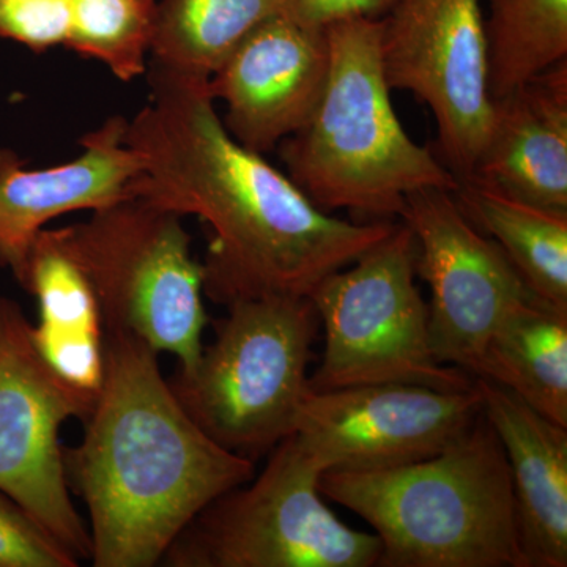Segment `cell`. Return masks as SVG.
Instances as JSON below:
<instances>
[{
    "label": "cell",
    "mask_w": 567,
    "mask_h": 567,
    "mask_svg": "<svg viewBox=\"0 0 567 567\" xmlns=\"http://www.w3.org/2000/svg\"><path fill=\"white\" fill-rule=\"evenodd\" d=\"M475 386L509 464L525 567H566L567 427L494 382Z\"/></svg>",
    "instance_id": "16"
},
{
    "label": "cell",
    "mask_w": 567,
    "mask_h": 567,
    "mask_svg": "<svg viewBox=\"0 0 567 567\" xmlns=\"http://www.w3.org/2000/svg\"><path fill=\"white\" fill-rule=\"evenodd\" d=\"M327 84L300 132L279 144L287 175L327 213L349 210L388 221L409 194L458 182L435 153L406 134L391 103L382 63V20L327 29Z\"/></svg>",
    "instance_id": "4"
},
{
    "label": "cell",
    "mask_w": 567,
    "mask_h": 567,
    "mask_svg": "<svg viewBox=\"0 0 567 567\" xmlns=\"http://www.w3.org/2000/svg\"><path fill=\"white\" fill-rule=\"evenodd\" d=\"M226 308L196 364L167 383L213 442L256 462L293 432L319 316L311 298L284 295Z\"/></svg>",
    "instance_id": "5"
},
{
    "label": "cell",
    "mask_w": 567,
    "mask_h": 567,
    "mask_svg": "<svg viewBox=\"0 0 567 567\" xmlns=\"http://www.w3.org/2000/svg\"><path fill=\"white\" fill-rule=\"evenodd\" d=\"M147 73L151 99L125 132L144 162L130 197L207 224L200 264L213 303L309 297L394 229L391 221L350 223L320 210L289 175L227 133L208 81L155 65Z\"/></svg>",
    "instance_id": "1"
},
{
    "label": "cell",
    "mask_w": 567,
    "mask_h": 567,
    "mask_svg": "<svg viewBox=\"0 0 567 567\" xmlns=\"http://www.w3.org/2000/svg\"><path fill=\"white\" fill-rule=\"evenodd\" d=\"M453 194L470 223L496 241L533 293L567 311V213L470 182Z\"/></svg>",
    "instance_id": "19"
},
{
    "label": "cell",
    "mask_w": 567,
    "mask_h": 567,
    "mask_svg": "<svg viewBox=\"0 0 567 567\" xmlns=\"http://www.w3.org/2000/svg\"><path fill=\"white\" fill-rule=\"evenodd\" d=\"M156 9L158 0H70L65 47L132 82L147 73Z\"/></svg>",
    "instance_id": "22"
},
{
    "label": "cell",
    "mask_w": 567,
    "mask_h": 567,
    "mask_svg": "<svg viewBox=\"0 0 567 567\" xmlns=\"http://www.w3.org/2000/svg\"><path fill=\"white\" fill-rule=\"evenodd\" d=\"M468 182L567 213V61L494 100L486 144Z\"/></svg>",
    "instance_id": "15"
},
{
    "label": "cell",
    "mask_w": 567,
    "mask_h": 567,
    "mask_svg": "<svg viewBox=\"0 0 567 567\" xmlns=\"http://www.w3.org/2000/svg\"><path fill=\"white\" fill-rule=\"evenodd\" d=\"M473 377L567 427V311L539 297L517 306L488 339Z\"/></svg>",
    "instance_id": "18"
},
{
    "label": "cell",
    "mask_w": 567,
    "mask_h": 567,
    "mask_svg": "<svg viewBox=\"0 0 567 567\" xmlns=\"http://www.w3.org/2000/svg\"><path fill=\"white\" fill-rule=\"evenodd\" d=\"M401 218L415 235L416 276L431 290L429 334L435 358L473 377L498 324L537 295L496 241L470 223L453 192L409 194Z\"/></svg>",
    "instance_id": "11"
},
{
    "label": "cell",
    "mask_w": 567,
    "mask_h": 567,
    "mask_svg": "<svg viewBox=\"0 0 567 567\" xmlns=\"http://www.w3.org/2000/svg\"><path fill=\"white\" fill-rule=\"evenodd\" d=\"M328 70L327 32L278 14L230 52L208 80V92L226 104L227 133L264 155L303 128L322 96Z\"/></svg>",
    "instance_id": "13"
},
{
    "label": "cell",
    "mask_w": 567,
    "mask_h": 567,
    "mask_svg": "<svg viewBox=\"0 0 567 567\" xmlns=\"http://www.w3.org/2000/svg\"><path fill=\"white\" fill-rule=\"evenodd\" d=\"M415 278V235L401 223L353 264L319 282L309 298L323 327L324 350L309 375V390L383 383L475 386V377L436 360L427 303Z\"/></svg>",
    "instance_id": "7"
},
{
    "label": "cell",
    "mask_w": 567,
    "mask_h": 567,
    "mask_svg": "<svg viewBox=\"0 0 567 567\" xmlns=\"http://www.w3.org/2000/svg\"><path fill=\"white\" fill-rule=\"evenodd\" d=\"M76 558L0 492V567H76Z\"/></svg>",
    "instance_id": "23"
},
{
    "label": "cell",
    "mask_w": 567,
    "mask_h": 567,
    "mask_svg": "<svg viewBox=\"0 0 567 567\" xmlns=\"http://www.w3.org/2000/svg\"><path fill=\"white\" fill-rule=\"evenodd\" d=\"M324 470L290 434L259 476L210 503L164 555L169 567H372L379 537L324 503Z\"/></svg>",
    "instance_id": "8"
},
{
    "label": "cell",
    "mask_w": 567,
    "mask_h": 567,
    "mask_svg": "<svg viewBox=\"0 0 567 567\" xmlns=\"http://www.w3.org/2000/svg\"><path fill=\"white\" fill-rule=\"evenodd\" d=\"M58 230L87 276L104 331H122L189 369L208 324L203 264L194 259L183 216L126 197Z\"/></svg>",
    "instance_id": "6"
},
{
    "label": "cell",
    "mask_w": 567,
    "mask_h": 567,
    "mask_svg": "<svg viewBox=\"0 0 567 567\" xmlns=\"http://www.w3.org/2000/svg\"><path fill=\"white\" fill-rule=\"evenodd\" d=\"M69 31L70 0H0V39L43 54L65 47Z\"/></svg>",
    "instance_id": "24"
},
{
    "label": "cell",
    "mask_w": 567,
    "mask_h": 567,
    "mask_svg": "<svg viewBox=\"0 0 567 567\" xmlns=\"http://www.w3.org/2000/svg\"><path fill=\"white\" fill-rule=\"evenodd\" d=\"M484 20L481 0H395L382 18L388 85L431 110L439 159L458 185L472 178L494 114Z\"/></svg>",
    "instance_id": "10"
},
{
    "label": "cell",
    "mask_w": 567,
    "mask_h": 567,
    "mask_svg": "<svg viewBox=\"0 0 567 567\" xmlns=\"http://www.w3.org/2000/svg\"><path fill=\"white\" fill-rule=\"evenodd\" d=\"M484 20L491 99H502L567 61V0H487Z\"/></svg>",
    "instance_id": "21"
},
{
    "label": "cell",
    "mask_w": 567,
    "mask_h": 567,
    "mask_svg": "<svg viewBox=\"0 0 567 567\" xmlns=\"http://www.w3.org/2000/svg\"><path fill=\"white\" fill-rule=\"evenodd\" d=\"M395 0H287L284 13L297 24L315 31L353 20H382Z\"/></svg>",
    "instance_id": "25"
},
{
    "label": "cell",
    "mask_w": 567,
    "mask_h": 567,
    "mask_svg": "<svg viewBox=\"0 0 567 567\" xmlns=\"http://www.w3.org/2000/svg\"><path fill=\"white\" fill-rule=\"evenodd\" d=\"M472 390L383 383L311 391L292 434L328 470L385 468L434 456L472 425Z\"/></svg>",
    "instance_id": "12"
},
{
    "label": "cell",
    "mask_w": 567,
    "mask_h": 567,
    "mask_svg": "<svg viewBox=\"0 0 567 567\" xmlns=\"http://www.w3.org/2000/svg\"><path fill=\"white\" fill-rule=\"evenodd\" d=\"M287 0H158L148 65L208 81L230 52Z\"/></svg>",
    "instance_id": "20"
},
{
    "label": "cell",
    "mask_w": 567,
    "mask_h": 567,
    "mask_svg": "<svg viewBox=\"0 0 567 567\" xmlns=\"http://www.w3.org/2000/svg\"><path fill=\"white\" fill-rule=\"evenodd\" d=\"M323 498L374 528L382 567H525L505 450L483 410L434 456L328 470Z\"/></svg>",
    "instance_id": "3"
},
{
    "label": "cell",
    "mask_w": 567,
    "mask_h": 567,
    "mask_svg": "<svg viewBox=\"0 0 567 567\" xmlns=\"http://www.w3.org/2000/svg\"><path fill=\"white\" fill-rule=\"evenodd\" d=\"M39 301L33 338L48 364L70 385L99 394L104 369V328L87 276L66 252L58 230L33 241L20 284Z\"/></svg>",
    "instance_id": "17"
},
{
    "label": "cell",
    "mask_w": 567,
    "mask_h": 567,
    "mask_svg": "<svg viewBox=\"0 0 567 567\" xmlns=\"http://www.w3.org/2000/svg\"><path fill=\"white\" fill-rule=\"evenodd\" d=\"M96 398L48 364L21 306L0 297V492L80 563L91 559V533L71 499L59 435L71 417L91 415Z\"/></svg>",
    "instance_id": "9"
},
{
    "label": "cell",
    "mask_w": 567,
    "mask_h": 567,
    "mask_svg": "<svg viewBox=\"0 0 567 567\" xmlns=\"http://www.w3.org/2000/svg\"><path fill=\"white\" fill-rule=\"evenodd\" d=\"M80 445L63 450L66 484L91 517L95 567H152L216 498L256 475L178 404L158 352L104 331L99 398Z\"/></svg>",
    "instance_id": "2"
},
{
    "label": "cell",
    "mask_w": 567,
    "mask_h": 567,
    "mask_svg": "<svg viewBox=\"0 0 567 567\" xmlns=\"http://www.w3.org/2000/svg\"><path fill=\"white\" fill-rule=\"evenodd\" d=\"M128 118L112 115L81 140L80 156L31 169L0 151V265L24 278L33 241L48 223L73 212H96L130 197L144 162L125 144Z\"/></svg>",
    "instance_id": "14"
}]
</instances>
